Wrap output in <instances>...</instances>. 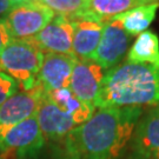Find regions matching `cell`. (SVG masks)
I'll list each match as a JSON object with an SVG mask.
<instances>
[{
	"label": "cell",
	"instance_id": "obj_1",
	"mask_svg": "<svg viewBox=\"0 0 159 159\" xmlns=\"http://www.w3.org/2000/svg\"><path fill=\"white\" fill-rule=\"evenodd\" d=\"M142 114L138 106L98 108L66 137L70 150L81 159H117L132 139Z\"/></svg>",
	"mask_w": 159,
	"mask_h": 159
},
{
	"label": "cell",
	"instance_id": "obj_2",
	"mask_svg": "<svg viewBox=\"0 0 159 159\" xmlns=\"http://www.w3.org/2000/svg\"><path fill=\"white\" fill-rule=\"evenodd\" d=\"M159 105V68L125 61L104 75L96 108Z\"/></svg>",
	"mask_w": 159,
	"mask_h": 159
},
{
	"label": "cell",
	"instance_id": "obj_3",
	"mask_svg": "<svg viewBox=\"0 0 159 159\" xmlns=\"http://www.w3.org/2000/svg\"><path fill=\"white\" fill-rule=\"evenodd\" d=\"M44 54L33 39H13L0 53V70L29 91L38 84Z\"/></svg>",
	"mask_w": 159,
	"mask_h": 159
},
{
	"label": "cell",
	"instance_id": "obj_4",
	"mask_svg": "<svg viewBox=\"0 0 159 159\" xmlns=\"http://www.w3.org/2000/svg\"><path fill=\"white\" fill-rule=\"evenodd\" d=\"M56 17V13L39 0L16 5L5 18L13 39H33Z\"/></svg>",
	"mask_w": 159,
	"mask_h": 159
},
{
	"label": "cell",
	"instance_id": "obj_5",
	"mask_svg": "<svg viewBox=\"0 0 159 159\" xmlns=\"http://www.w3.org/2000/svg\"><path fill=\"white\" fill-rule=\"evenodd\" d=\"M45 142L34 114L6 132L0 139V156L14 153L18 159H26L43 150Z\"/></svg>",
	"mask_w": 159,
	"mask_h": 159
},
{
	"label": "cell",
	"instance_id": "obj_6",
	"mask_svg": "<svg viewBox=\"0 0 159 159\" xmlns=\"http://www.w3.org/2000/svg\"><path fill=\"white\" fill-rule=\"evenodd\" d=\"M45 91L37 84L32 90L18 91L0 105V139L7 131L37 113Z\"/></svg>",
	"mask_w": 159,
	"mask_h": 159
},
{
	"label": "cell",
	"instance_id": "obj_7",
	"mask_svg": "<svg viewBox=\"0 0 159 159\" xmlns=\"http://www.w3.org/2000/svg\"><path fill=\"white\" fill-rule=\"evenodd\" d=\"M130 40L131 35L126 33L119 20H110L105 24L102 35L92 60L106 71L116 67L126 56Z\"/></svg>",
	"mask_w": 159,
	"mask_h": 159
},
{
	"label": "cell",
	"instance_id": "obj_8",
	"mask_svg": "<svg viewBox=\"0 0 159 159\" xmlns=\"http://www.w3.org/2000/svg\"><path fill=\"white\" fill-rule=\"evenodd\" d=\"M74 20L61 14H56V17L34 37L33 40L44 53H61L74 56Z\"/></svg>",
	"mask_w": 159,
	"mask_h": 159
},
{
	"label": "cell",
	"instance_id": "obj_9",
	"mask_svg": "<svg viewBox=\"0 0 159 159\" xmlns=\"http://www.w3.org/2000/svg\"><path fill=\"white\" fill-rule=\"evenodd\" d=\"M35 116L46 140L64 139L75 127H78V124L73 117L51 100L45 93Z\"/></svg>",
	"mask_w": 159,
	"mask_h": 159
},
{
	"label": "cell",
	"instance_id": "obj_10",
	"mask_svg": "<svg viewBox=\"0 0 159 159\" xmlns=\"http://www.w3.org/2000/svg\"><path fill=\"white\" fill-rule=\"evenodd\" d=\"M78 58L71 54L45 53L38 74V85L45 92L70 87L71 75Z\"/></svg>",
	"mask_w": 159,
	"mask_h": 159
},
{
	"label": "cell",
	"instance_id": "obj_11",
	"mask_svg": "<svg viewBox=\"0 0 159 159\" xmlns=\"http://www.w3.org/2000/svg\"><path fill=\"white\" fill-rule=\"evenodd\" d=\"M104 75V70L96 61L78 59L71 75L70 89L81 102L96 107Z\"/></svg>",
	"mask_w": 159,
	"mask_h": 159
},
{
	"label": "cell",
	"instance_id": "obj_12",
	"mask_svg": "<svg viewBox=\"0 0 159 159\" xmlns=\"http://www.w3.org/2000/svg\"><path fill=\"white\" fill-rule=\"evenodd\" d=\"M134 153L145 159H159V105L142 114L132 136Z\"/></svg>",
	"mask_w": 159,
	"mask_h": 159
},
{
	"label": "cell",
	"instance_id": "obj_13",
	"mask_svg": "<svg viewBox=\"0 0 159 159\" xmlns=\"http://www.w3.org/2000/svg\"><path fill=\"white\" fill-rule=\"evenodd\" d=\"M153 2H159V0H90L84 11L70 19H85L107 23L124 12Z\"/></svg>",
	"mask_w": 159,
	"mask_h": 159
},
{
	"label": "cell",
	"instance_id": "obj_14",
	"mask_svg": "<svg viewBox=\"0 0 159 159\" xmlns=\"http://www.w3.org/2000/svg\"><path fill=\"white\" fill-rule=\"evenodd\" d=\"M74 21L75 27L73 35V54L84 60H92L106 23L85 19Z\"/></svg>",
	"mask_w": 159,
	"mask_h": 159
},
{
	"label": "cell",
	"instance_id": "obj_15",
	"mask_svg": "<svg viewBox=\"0 0 159 159\" xmlns=\"http://www.w3.org/2000/svg\"><path fill=\"white\" fill-rule=\"evenodd\" d=\"M129 63L150 65L159 68V38L152 31H144L137 37L127 53Z\"/></svg>",
	"mask_w": 159,
	"mask_h": 159
},
{
	"label": "cell",
	"instance_id": "obj_16",
	"mask_svg": "<svg viewBox=\"0 0 159 159\" xmlns=\"http://www.w3.org/2000/svg\"><path fill=\"white\" fill-rule=\"evenodd\" d=\"M158 8L159 2L143 5L124 12L113 19L119 20L123 29L129 35H139L144 31H146L148 26L152 24Z\"/></svg>",
	"mask_w": 159,
	"mask_h": 159
},
{
	"label": "cell",
	"instance_id": "obj_17",
	"mask_svg": "<svg viewBox=\"0 0 159 159\" xmlns=\"http://www.w3.org/2000/svg\"><path fill=\"white\" fill-rule=\"evenodd\" d=\"M54 13L72 18L84 11L90 0H39Z\"/></svg>",
	"mask_w": 159,
	"mask_h": 159
},
{
	"label": "cell",
	"instance_id": "obj_18",
	"mask_svg": "<svg viewBox=\"0 0 159 159\" xmlns=\"http://www.w3.org/2000/svg\"><path fill=\"white\" fill-rule=\"evenodd\" d=\"M19 91V85L11 75L0 70V105Z\"/></svg>",
	"mask_w": 159,
	"mask_h": 159
},
{
	"label": "cell",
	"instance_id": "obj_19",
	"mask_svg": "<svg viewBox=\"0 0 159 159\" xmlns=\"http://www.w3.org/2000/svg\"><path fill=\"white\" fill-rule=\"evenodd\" d=\"M13 40L10 29L6 24L5 19H0V53L5 50V47Z\"/></svg>",
	"mask_w": 159,
	"mask_h": 159
},
{
	"label": "cell",
	"instance_id": "obj_20",
	"mask_svg": "<svg viewBox=\"0 0 159 159\" xmlns=\"http://www.w3.org/2000/svg\"><path fill=\"white\" fill-rule=\"evenodd\" d=\"M14 7L11 0H0V19H5Z\"/></svg>",
	"mask_w": 159,
	"mask_h": 159
},
{
	"label": "cell",
	"instance_id": "obj_21",
	"mask_svg": "<svg viewBox=\"0 0 159 159\" xmlns=\"http://www.w3.org/2000/svg\"><path fill=\"white\" fill-rule=\"evenodd\" d=\"M12 2L16 5H20V4H24V2H27V1H31V0H11Z\"/></svg>",
	"mask_w": 159,
	"mask_h": 159
},
{
	"label": "cell",
	"instance_id": "obj_22",
	"mask_svg": "<svg viewBox=\"0 0 159 159\" xmlns=\"http://www.w3.org/2000/svg\"><path fill=\"white\" fill-rule=\"evenodd\" d=\"M130 159H145V158H143V157H140V156H138V154H136V156H133L132 158Z\"/></svg>",
	"mask_w": 159,
	"mask_h": 159
},
{
	"label": "cell",
	"instance_id": "obj_23",
	"mask_svg": "<svg viewBox=\"0 0 159 159\" xmlns=\"http://www.w3.org/2000/svg\"><path fill=\"white\" fill-rule=\"evenodd\" d=\"M0 159H6L5 156H0Z\"/></svg>",
	"mask_w": 159,
	"mask_h": 159
}]
</instances>
